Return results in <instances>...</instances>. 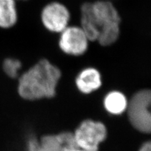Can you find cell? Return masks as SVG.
Returning a JSON list of instances; mask_svg holds the SVG:
<instances>
[{"instance_id":"cell-8","label":"cell","mask_w":151,"mask_h":151,"mask_svg":"<svg viewBox=\"0 0 151 151\" xmlns=\"http://www.w3.org/2000/svg\"><path fill=\"white\" fill-rule=\"evenodd\" d=\"M76 84L81 92L84 94L90 93L97 90L101 86V74L96 69L91 68L85 69L78 76Z\"/></svg>"},{"instance_id":"cell-14","label":"cell","mask_w":151,"mask_h":151,"mask_svg":"<svg viewBox=\"0 0 151 151\" xmlns=\"http://www.w3.org/2000/svg\"><path fill=\"white\" fill-rule=\"evenodd\" d=\"M139 151H151V145L150 142H145L141 146Z\"/></svg>"},{"instance_id":"cell-7","label":"cell","mask_w":151,"mask_h":151,"mask_svg":"<svg viewBox=\"0 0 151 151\" xmlns=\"http://www.w3.org/2000/svg\"><path fill=\"white\" fill-rule=\"evenodd\" d=\"M91 2L83 3L80 8L79 27L84 32L89 41L96 42L100 28L94 20Z\"/></svg>"},{"instance_id":"cell-2","label":"cell","mask_w":151,"mask_h":151,"mask_svg":"<svg viewBox=\"0 0 151 151\" xmlns=\"http://www.w3.org/2000/svg\"><path fill=\"white\" fill-rule=\"evenodd\" d=\"M151 94L149 89L137 92L128 102L127 111L132 125L142 133H150L151 115L150 105Z\"/></svg>"},{"instance_id":"cell-4","label":"cell","mask_w":151,"mask_h":151,"mask_svg":"<svg viewBox=\"0 0 151 151\" xmlns=\"http://www.w3.org/2000/svg\"><path fill=\"white\" fill-rule=\"evenodd\" d=\"M106 135L105 125L91 120L83 121L74 134L78 148L84 151H98L99 145Z\"/></svg>"},{"instance_id":"cell-11","label":"cell","mask_w":151,"mask_h":151,"mask_svg":"<svg viewBox=\"0 0 151 151\" xmlns=\"http://www.w3.org/2000/svg\"><path fill=\"white\" fill-rule=\"evenodd\" d=\"M128 101L125 95L119 91H111L104 100V106L108 112L113 115H120L127 110Z\"/></svg>"},{"instance_id":"cell-5","label":"cell","mask_w":151,"mask_h":151,"mask_svg":"<svg viewBox=\"0 0 151 151\" xmlns=\"http://www.w3.org/2000/svg\"><path fill=\"white\" fill-rule=\"evenodd\" d=\"M58 46L65 54L80 56L86 52L89 42L81 28L69 25L58 36Z\"/></svg>"},{"instance_id":"cell-10","label":"cell","mask_w":151,"mask_h":151,"mask_svg":"<svg viewBox=\"0 0 151 151\" xmlns=\"http://www.w3.org/2000/svg\"><path fill=\"white\" fill-rule=\"evenodd\" d=\"M121 36V23H112L100 27L97 43L106 47L115 45Z\"/></svg>"},{"instance_id":"cell-3","label":"cell","mask_w":151,"mask_h":151,"mask_svg":"<svg viewBox=\"0 0 151 151\" xmlns=\"http://www.w3.org/2000/svg\"><path fill=\"white\" fill-rule=\"evenodd\" d=\"M40 20L47 31L59 35L70 25L71 15L69 9L64 3L55 0L46 4L42 8Z\"/></svg>"},{"instance_id":"cell-16","label":"cell","mask_w":151,"mask_h":151,"mask_svg":"<svg viewBox=\"0 0 151 151\" xmlns=\"http://www.w3.org/2000/svg\"><path fill=\"white\" fill-rule=\"evenodd\" d=\"M73 151H84V150H81V149H76V150H74Z\"/></svg>"},{"instance_id":"cell-9","label":"cell","mask_w":151,"mask_h":151,"mask_svg":"<svg viewBox=\"0 0 151 151\" xmlns=\"http://www.w3.org/2000/svg\"><path fill=\"white\" fill-rule=\"evenodd\" d=\"M17 1L15 0H0V28L9 29L18 22Z\"/></svg>"},{"instance_id":"cell-12","label":"cell","mask_w":151,"mask_h":151,"mask_svg":"<svg viewBox=\"0 0 151 151\" xmlns=\"http://www.w3.org/2000/svg\"><path fill=\"white\" fill-rule=\"evenodd\" d=\"M60 151H73L79 149L74 134L65 132L57 135Z\"/></svg>"},{"instance_id":"cell-1","label":"cell","mask_w":151,"mask_h":151,"mask_svg":"<svg viewBox=\"0 0 151 151\" xmlns=\"http://www.w3.org/2000/svg\"><path fill=\"white\" fill-rule=\"evenodd\" d=\"M60 76L58 68L47 59H41L19 79V95L27 100L52 98Z\"/></svg>"},{"instance_id":"cell-13","label":"cell","mask_w":151,"mask_h":151,"mask_svg":"<svg viewBox=\"0 0 151 151\" xmlns=\"http://www.w3.org/2000/svg\"><path fill=\"white\" fill-rule=\"evenodd\" d=\"M22 67V63L19 60L14 58H7L4 60L3 68L4 73L12 78L17 77L18 70Z\"/></svg>"},{"instance_id":"cell-17","label":"cell","mask_w":151,"mask_h":151,"mask_svg":"<svg viewBox=\"0 0 151 151\" xmlns=\"http://www.w3.org/2000/svg\"><path fill=\"white\" fill-rule=\"evenodd\" d=\"M111 1H112V0H111Z\"/></svg>"},{"instance_id":"cell-6","label":"cell","mask_w":151,"mask_h":151,"mask_svg":"<svg viewBox=\"0 0 151 151\" xmlns=\"http://www.w3.org/2000/svg\"><path fill=\"white\" fill-rule=\"evenodd\" d=\"M93 17L99 28L112 23H121L120 13L111 0H97L91 3Z\"/></svg>"},{"instance_id":"cell-15","label":"cell","mask_w":151,"mask_h":151,"mask_svg":"<svg viewBox=\"0 0 151 151\" xmlns=\"http://www.w3.org/2000/svg\"><path fill=\"white\" fill-rule=\"evenodd\" d=\"M16 1H19V2H24L27 1V0H15Z\"/></svg>"}]
</instances>
